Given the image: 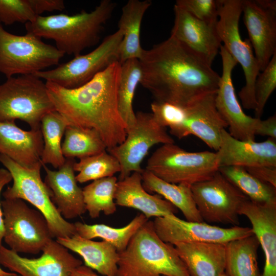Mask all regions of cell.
Masks as SVG:
<instances>
[{
  "label": "cell",
  "instance_id": "1",
  "mask_svg": "<svg viewBox=\"0 0 276 276\" xmlns=\"http://www.w3.org/2000/svg\"><path fill=\"white\" fill-rule=\"evenodd\" d=\"M140 84L159 102L186 106L216 92L220 76L199 56L170 36L144 50Z\"/></svg>",
  "mask_w": 276,
  "mask_h": 276
},
{
  "label": "cell",
  "instance_id": "2",
  "mask_svg": "<svg viewBox=\"0 0 276 276\" xmlns=\"http://www.w3.org/2000/svg\"><path fill=\"white\" fill-rule=\"evenodd\" d=\"M120 75L121 63L116 62L76 88L45 82L55 110L69 125L96 130L107 150L122 143L127 135V126L118 104Z\"/></svg>",
  "mask_w": 276,
  "mask_h": 276
},
{
  "label": "cell",
  "instance_id": "3",
  "mask_svg": "<svg viewBox=\"0 0 276 276\" xmlns=\"http://www.w3.org/2000/svg\"><path fill=\"white\" fill-rule=\"evenodd\" d=\"M115 7L113 2L102 0L90 12L38 16L33 21L25 24V28L27 32L54 40L56 48L64 54L76 56L98 43Z\"/></svg>",
  "mask_w": 276,
  "mask_h": 276
},
{
  "label": "cell",
  "instance_id": "4",
  "mask_svg": "<svg viewBox=\"0 0 276 276\" xmlns=\"http://www.w3.org/2000/svg\"><path fill=\"white\" fill-rule=\"evenodd\" d=\"M118 276H190L174 245L156 234L148 220L119 253Z\"/></svg>",
  "mask_w": 276,
  "mask_h": 276
},
{
  "label": "cell",
  "instance_id": "5",
  "mask_svg": "<svg viewBox=\"0 0 276 276\" xmlns=\"http://www.w3.org/2000/svg\"><path fill=\"white\" fill-rule=\"evenodd\" d=\"M55 110L45 82L33 74L11 77L0 84V122L20 120L38 129L42 118Z\"/></svg>",
  "mask_w": 276,
  "mask_h": 276
},
{
  "label": "cell",
  "instance_id": "6",
  "mask_svg": "<svg viewBox=\"0 0 276 276\" xmlns=\"http://www.w3.org/2000/svg\"><path fill=\"white\" fill-rule=\"evenodd\" d=\"M0 162L13 180L12 186L3 193L4 199H20L33 205L46 218L53 238L70 237L76 234L74 223L63 218L52 202L41 177V168H24L2 154Z\"/></svg>",
  "mask_w": 276,
  "mask_h": 276
},
{
  "label": "cell",
  "instance_id": "7",
  "mask_svg": "<svg viewBox=\"0 0 276 276\" xmlns=\"http://www.w3.org/2000/svg\"><path fill=\"white\" fill-rule=\"evenodd\" d=\"M65 54L29 32L11 33L0 22V73L7 78L30 75L57 65Z\"/></svg>",
  "mask_w": 276,
  "mask_h": 276
},
{
  "label": "cell",
  "instance_id": "8",
  "mask_svg": "<svg viewBox=\"0 0 276 276\" xmlns=\"http://www.w3.org/2000/svg\"><path fill=\"white\" fill-rule=\"evenodd\" d=\"M219 18L216 29L221 43L229 54L241 66L245 85L239 92L243 107L256 108L255 84L260 70L248 39L243 40L239 31L242 14V0H217Z\"/></svg>",
  "mask_w": 276,
  "mask_h": 276
},
{
  "label": "cell",
  "instance_id": "9",
  "mask_svg": "<svg viewBox=\"0 0 276 276\" xmlns=\"http://www.w3.org/2000/svg\"><path fill=\"white\" fill-rule=\"evenodd\" d=\"M145 169L168 182L191 186L208 179L218 168L215 152H189L170 143L163 144L153 153Z\"/></svg>",
  "mask_w": 276,
  "mask_h": 276
},
{
  "label": "cell",
  "instance_id": "10",
  "mask_svg": "<svg viewBox=\"0 0 276 276\" xmlns=\"http://www.w3.org/2000/svg\"><path fill=\"white\" fill-rule=\"evenodd\" d=\"M1 206L3 240L9 249L18 254L36 255L42 252L53 239L43 214L20 199H4Z\"/></svg>",
  "mask_w": 276,
  "mask_h": 276
},
{
  "label": "cell",
  "instance_id": "11",
  "mask_svg": "<svg viewBox=\"0 0 276 276\" xmlns=\"http://www.w3.org/2000/svg\"><path fill=\"white\" fill-rule=\"evenodd\" d=\"M122 39V33L118 30L107 36L90 52L76 56L72 60L54 68L39 71L33 75L46 82L67 89L79 87L110 65L120 62V49Z\"/></svg>",
  "mask_w": 276,
  "mask_h": 276
},
{
  "label": "cell",
  "instance_id": "12",
  "mask_svg": "<svg viewBox=\"0 0 276 276\" xmlns=\"http://www.w3.org/2000/svg\"><path fill=\"white\" fill-rule=\"evenodd\" d=\"M191 189L203 220L239 225V211L249 199L218 170L208 179L191 185Z\"/></svg>",
  "mask_w": 276,
  "mask_h": 276
},
{
  "label": "cell",
  "instance_id": "13",
  "mask_svg": "<svg viewBox=\"0 0 276 276\" xmlns=\"http://www.w3.org/2000/svg\"><path fill=\"white\" fill-rule=\"evenodd\" d=\"M135 124L127 132L124 141L108 149L120 163L119 180L134 172L142 173L141 164L150 149L157 144L174 143L166 128L161 125L152 113L138 112Z\"/></svg>",
  "mask_w": 276,
  "mask_h": 276
},
{
  "label": "cell",
  "instance_id": "14",
  "mask_svg": "<svg viewBox=\"0 0 276 276\" xmlns=\"http://www.w3.org/2000/svg\"><path fill=\"white\" fill-rule=\"evenodd\" d=\"M158 236L175 245L180 243L208 242L226 244L232 240L254 234L251 228L233 226L223 228L204 222L183 220L175 215L156 217L152 221Z\"/></svg>",
  "mask_w": 276,
  "mask_h": 276
},
{
  "label": "cell",
  "instance_id": "15",
  "mask_svg": "<svg viewBox=\"0 0 276 276\" xmlns=\"http://www.w3.org/2000/svg\"><path fill=\"white\" fill-rule=\"evenodd\" d=\"M0 265L20 276H71L82 262L53 239L37 258L21 257L1 245Z\"/></svg>",
  "mask_w": 276,
  "mask_h": 276
},
{
  "label": "cell",
  "instance_id": "16",
  "mask_svg": "<svg viewBox=\"0 0 276 276\" xmlns=\"http://www.w3.org/2000/svg\"><path fill=\"white\" fill-rule=\"evenodd\" d=\"M216 93L202 96L184 106L179 122L170 128V133L179 139L196 136L217 151L221 131L227 125L216 108Z\"/></svg>",
  "mask_w": 276,
  "mask_h": 276
},
{
  "label": "cell",
  "instance_id": "17",
  "mask_svg": "<svg viewBox=\"0 0 276 276\" xmlns=\"http://www.w3.org/2000/svg\"><path fill=\"white\" fill-rule=\"evenodd\" d=\"M222 72L217 89L216 108L229 128V133L241 141H255V128L259 118L245 114L239 103L232 80V72L237 61L224 46L220 47Z\"/></svg>",
  "mask_w": 276,
  "mask_h": 276
},
{
  "label": "cell",
  "instance_id": "18",
  "mask_svg": "<svg viewBox=\"0 0 276 276\" xmlns=\"http://www.w3.org/2000/svg\"><path fill=\"white\" fill-rule=\"evenodd\" d=\"M174 12L170 36L212 66L222 44L216 25L196 18L176 4Z\"/></svg>",
  "mask_w": 276,
  "mask_h": 276
},
{
  "label": "cell",
  "instance_id": "19",
  "mask_svg": "<svg viewBox=\"0 0 276 276\" xmlns=\"http://www.w3.org/2000/svg\"><path fill=\"white\" fill-rule=\"evenodd\" d=\"M215 153L218 168L276 167V140L270 137L261 142L241 141L233 137L224 129L221 131L219 148Z\"/></svg>",
  "mask_w": 276,
  "mask_h": 276
},
{
  "label": "cell",
  "instance_id": "20",
  "mask_svg": "<svg viewBox=\"0 0 276 276\" xmlns=\"http://www.w3.org/2000/svg\"><path fill=\"white\" fill-rule=\"evenodd\" d=\"M242 11L261 72L276 53V9L264 8L256 0H242Z\"/></svg>",
  "mask_w": 276,
  "mask_h": 276
},
{
  "label": "cell",
  "instance_id": "21",
  "mask_svg": "<svg viewBox=\"0 0 276 276\" xmlns=\"http://www.w3.org/2000/svg\"><path fill=\"white\" fill-rule=\"evenodd\" d=\"M74 158H66L57 170L42 165L45 172L44 182L51 199L65 220L80 217L86 212L82 189L77 184Z\"/></svg>",
  "mask_w": 276,
  "mask_h": 276
},
{
  "label": "cell",
  "instance_id": "22",
  "mask_svg": "<svg viewBox=\"0 0 276 276\" xmlns=\"http://www.w3.org/2000/svg\"><path fill=\"white\" fill-rule=\"evenodd\" d=\"M43 141L40 129L27 131L15 122H0V154L28 169L41 168Z\"/></svg>",
  "mask_w": 276,
  "mask_h": 276
},
{
  "label": "cell",
  "instance_id": "23",
  "mask_svg": "<svg viewBox=\"0 0 276 276\" xmlns=\"http://www.w3.org/2000/svg\"><path fill=\"white\" fill-rule=\"evenodd\" d=\"M239 215L246 217L261 245L265 264L261 276H276V203H258L248 199Z\"/></svg>",
  "mask_w": 276,
  "mask_h": 276
},
{
  "label": "cell",
  "instance_id": "24",
  "mask_svg": "<svg viewBox=\"0 0 276 276\" xmlns=\"http://www.w3.org/2000/svg\"><path fill=\"white\" fill-rule=\"evenodd\" d=\"M114 201L117 205L140 211L148 219L175 215L178 212L175 206L160 195L146 191L142 185L141 173L137 172L118 180Z\"/></svg>",
  "mask_w": 276,
  "mask_h": 276
},
{
  "label": "cell",
  "instance_id": "25",
  "mask_svg": "<svg viewBox=\"0 0 276 276\" xmlns=\"http://www.w3.org/2000/svg\"><path fill=\"white\" fill-rule=\"evenodd\" d=\"M174 246L190 276H218L225 272V244L188 242Z\"/></svg>",
  "mask_w": 276,
  "mask_h": 276
},
{
  "label": "cell",
  "instance_id": "26",
  "mask_svg": "<svg viewBox=\"0 0 276 276\" xmlns=\"http://www.w3.org/2000/svg\"><path fill=\"white\" fill-rule=\"evenodd\" d=\"M56 241L81 256L85 266L103 276H117L119 252L108 242L93 241L77 234L70 237L57 238Z\"/></svg>",
  "mask_w": 276,
  "mask_h": 276
},
{
  "label": "cell",
  "instance_id": "27",
  "mask_svg": "<svg viewBox=\"0 0 276 276\" xmlns=\"http://www.w3.org/2000/svg\"><path fill=\"white\" fill-rule=\"evenodd\" d=\"M150 0H129L123 7L118 30L123 34L120 49V63L140 59L144 51L140 43V30L143 16L151 6Z\"/></svg>",
  "mask_w": 276,
  "mask_h": 276
},
{
  "label": "cell",
  "instance_id": "28",
  "mask_svg": "<svg viewBox=\"0 0 276 276\" xmlns=\"http://www.w3.org/2000/svg\"><path fill=\"white\" fill-rule=\"evenodd\" d=\"M141 174L142 185L146 191L163 196L179 209L187 221H203L194 200L191 186L168 182L146 169H143Z\"/></svg>",
  "mask_w": 276,
  "mask_h": 276
},
{
  "label": "cell",
  "instance_id": "29",
  "mask_svg": "<svg viewBox=\"0 0 276 276\" xmlns=\"http://www.w3.org/2000/svg\"><path fill=\"white\" fill-rule=\"evenodd\" d=\"M259 242L253 234L235 239L225 244V272L228 276H258Z\"/></svg>",
  "mask_w": 276,
  "mask_h": 276
},
{
  "label": "cell",
  "instance_id": "30",
  "mask_svg": "<svg viewBox=\"0 0 276 276\" xmlns=\"http://www.w3.org/2000/svg\"><path fill=\"white\" fill-rule=\"evenodd\" d=\"M148 220L141 213L122 227H113L105 224H88L80 222H75L74 225L76 234L81 237L88 239L101 238L112 245L120 253L126 249L133 235Z\"/></svg>",
  "mask_w": 276,
  "mask_h": 276
},
{
  "label": "cell",
  "instance_id": "31",
  "mask_svg": "<svg viewBox=\"0 0 276 276\" xmlns=\"http://www.w3.org/2000/svg\"><path fill=\"white\" fill-rule=\"evenodd\" d=\"M68 125L66 119L56 110L42 118L40 123L43 141L41 157L42 165L49 164L58 169L64 164L66 158L62 152L61 140Z\"/></svg>",
  "mask_w": 276,
  "mask_h": 276
},
{
  "label": "cell",
  "instance_id": "32",
  "mask_svg": "<svg viewBox=\"0 0 276 276\" xmlns=\"http://www.w3.org/2000/svg\"><path fill=\"white\" fill-rule=\"evenodd\" d=\"M65 158L79 159L106 151L107 147L99 133L94 129L68 125L61 145Z\"/></svg>",
  "mask_w": 276,
  "mask_h": 276
},
{
  "label": "cell",
  "instance_id": "33",
  "mask_svg": "<svg viewBox=\"0 0 276 276\" xmlns=\"http://www.w3.org/2000/svg\"><path fill=\"white\" fill-rule=\"evenodd\" d=\"M141 77V67L139 59H129L121 64L118 104L120 115L127 126V131L136 122V114L133 109L132 102Z\"/></svg>",
  "mask_w": 276,
  "mask_h": 276
},
{
  "label": "cell",
  "instance_id": "34",
  "mask_svg": "<svg viewBox=\"0 0 276 276\" xmlns=\"http://www.w3.org/2000/svg\"><path fill=\"white\" fill-rule=\"evenodd\" d=\"M218 171L248 199L258 203H276V188L250 174L245 168L226 166Z\"/></svg>",
  "mask_w": 276,
  "mask_h": 276
},
{
  "label": "cell",
  "instance_id": "35",
  "mask_svg": "<svg viewBox=\"0 0 276 276\" xmlns=\"http://www.w3.org/2000/svg\"><path fill=\"white\" fill-rule=\"evenodd\" d=\"M118 180L112 176L93 181L83 189L86 211L91 218L114 214L117 210L114 196Z\"/></svg>",
  "mask_w": 276,
  "mask_h": 276
},
{
  "label": "cell",
  "instance_id": "36",
  "mask_svg": "<svg viewBox=\"0 0 276 276\" xmlns=\"http://www.w3.org/2000/svg\"><path fill=\"white\" fill-rule=\"evenodd\" d=\"M75 171L78 182L83 183L90 180L114 176L120 172L121 167L117 158L105 151L99 154L84 157L75 162Z\"/></svg>",
  "mask_w": 276,
  "mask_h": 276
},
{
  "label": "cell",
  "instance_id": "37",
  "mask_svg": "<svg viewBox=\"0 0 276 276\" xmlns=\"http://www.w3.org/2000/svg\"><path fill=\"white\" fill-rule=\"evenodd\" d=\"M261 72L257 77L255 84V118L259 119L268 99L276 88V53Z\"/></svg>",
  "mask_w": 276,
  "mask_h": 276
},
{
  "label": "cell",
  "instance_id": "38",
  "mask_svg": "<svg viewBox=\"0 0 276 276\" xmlns=\"http://www.w3.org/2000/svg\"><path fill=\"white\" fill-rule=\"evenodd\" d=\"M38 16L30 0H0V22L11 25L32 22Z\"/></svg>",
  "mask_w": 276,
  "mask_h": 276
},
{
  "label": "cell",
  "instance_id": "39",
  "mask_svg": "<svg viewBox=\"0 0 276 276\" xmlns=\"http://www.w3.org/2000/svg\"><path fill=\"white\" fill-rule=\"evenodd\" d=\"M175 4L199 20L217 24L219 18L217 0H177Z\"/></svg>",
  "mask_w": 276,
  "mask_h": 276
},
{
  "label": "cell",
  "instance_id": "40",
  "mask_svg": "<svg viewBox=\"0 0 276 276\" xmlns=\"http://www.w3.org/2000/svg\"><path fill=\"white\" fill-rule=\"evenodd\" d=\"M246 170L260 180L276 188V167L263 166L246 168Z\"/></svg>",
  "mask_w": 276,
  "mask_h": 276
},
{
  "label": "cell",
  "instance_id": "41",
  "mask_svg": "<svg viewBox=\"0 0 276 276\" xmlns=\"http://www.w3.org/2000/svg\"><path fill=\"white\" fill-rule=\"evenodd\" d=\"M33 8L38 16L45 12L62 11L65 9L63 0H30Z\"/></svg>",
  "mask_w": 276,
  "mask_h": 276
},
{
  "label": "cell",
  "instance_id": "42",
  "mask_svg": "<svg viewBox=\"0 0 276 276\" xmlns=\"http://www.w3.org/2000/svg\"><path fill=\"white\" fill-rule=\"evenodd\" d=\"M255 134L262 136H268L276 139V115L275 113L266 120L259 119L255 128Z\"/></svg>",
  "mask_w": 276,
  "mask_h": 276
},
{
  "label": "cell",
  "instance_id": "43",
  "mask_svg": "<svg viewBox=\"0 0 276 276\" xmlns=\"http://www.w3.org/2000/svg\"><path fill=\"white\" fill-rule=\"evenodd\" d=\"M12 180L10 172L4 168H0V195L4 187ZM3 215L0 201V245H2L4 236Z\"/></svg>",
  "mask_w": 276,
  "mask_h": 276
},
{
  "label": "cell",
  "instance_id": "44",
  "mask_svg": "<svg viewBox=\"0 0 276 276\" xmlns=\"http://www.w3.org/2000/svg\"><path fill=\"white\" fill-rule=\"evenodd\" d=\"M71 276H102L97 274L93 269L85 266L80 265L75 269ZM103 276V275H102ZM118 276V275H117Z\"/></svg>",
  "mask_w": 276,
  "mask_h": 276
},
{
  "label": "cell",
  "instance_id": "45",
  "mask_svg": "<svg viewBox=\"0 0 276 276\" xmlns=\"http://www.w3.org/2000/svg\"><path fill=\"white\" fill-rule=\"evenodd\" d=\"M13 272H9L4 271L0 267V276H10L13 274Z\"/></svg>",
  "mask_w": 276,
  "mask_h": 276
},
{
  "label": "cell",
  "instance_id": "46",
  "mask_svg": "<svg viewBox=\"0 0 276 276\" xmlns=\"http://www.w3.org/2000/svg\"><path fill=\"white\" fill-rule=\"evenodd\" d=\"M218 276H228L227 274L224 272L221 274L219 275Z\"/></svg>",
  "mask_w": 276,
  "mask_h": 276
},
{
  "label": "cell",
  "instance_id": "47",
  "mask_svg": "<svg viewBox=\"0 0 276 276\" xmlns=\"http://www.w3.org/2000/svg\"><path fill=\"white\" fill-rule=\"evenodd\" d=\"M16 273H13V274H12L11 275H10V276H15Z\"/></svg>",
  "mask_w": 276,
  "mask_h": 276
},
{
  "label": "cell",
  "instance_id": "48",
  "mask_svg": "<svg viewBox=\"0 0 276 276\" xmlns=\"http://www.w3.org/2000/svg\"><path fill=\"white\" fill-rule=\"evenodd\" d=\"M15 276H20V275H18L17 274H16Z\"/></svg>",
  "mask_w": 276,
  "mask_h": 276
},
{
  "label": "cell",
  "instance_id": "49",
  "mask_svg": "<svg viewBox=\"0 0 276 276\" xmlns=\"http://www.w3.org/2000/svg\"><path fill=\"white\" fill-rule=\"evenodd\" d=\"M0 155H1V154H0Z\"/></svg>",
  "mask_w": 276,
  "mask_h": 276
}]
</instances>
